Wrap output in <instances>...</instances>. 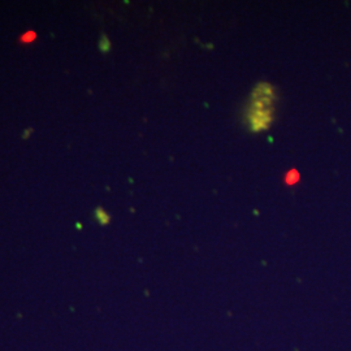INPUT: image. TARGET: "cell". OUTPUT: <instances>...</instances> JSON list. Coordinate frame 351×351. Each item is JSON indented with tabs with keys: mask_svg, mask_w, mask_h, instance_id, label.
Returning <instances> with one entry per match:
<instances>
[{
	"mask_svg": "<svg viewBox=\"0 0 351 351\" xmlns=\"http://www.w3.org/2000/svg\"><path fill=\"white\" fill-rule=\"evenodd\" d=\"M36 38H37V34L34 32H27L24 36H21L20 42L21 43H32L33 40H36Z\"/></svg>",
	"mask_w": 351,
	"mask_h": 351,
	"instance_id": "1",
	"label": "cell"
},
{
	"mask_svg": "<svg viewBox=\"0 0 351 351\" xmlns=\"http://www.w3.org/2000/svg\"><path fill=\"white\" fill-rule=\"evenodd\" d=\"M99 47H101V51H103V52H107V51L110 50V47H111V43H110L108 38L106 37V36H103V37L101 38V43H99Z\"/></svg>",
	"mask_w": 351,
	"mask_h": 351,
	"instance_id": "2",
	"label": "cell"
}]
</instances>
